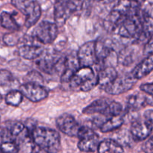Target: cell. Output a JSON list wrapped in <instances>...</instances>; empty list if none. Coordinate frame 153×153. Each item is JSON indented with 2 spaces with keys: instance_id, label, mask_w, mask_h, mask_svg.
Returning a JSON list of instances; mask_svg holds the SVG:
<instances>
[{
  "instance_id": "6da1fadb",
  "label": "cell",
  "mask_w": 153,
  "mask_h": 153,
  "mask_svg": "<svg viewBox=\"0 0 153 153\" xmlns=\"http://www.w3.org/2000/svg\"><path fill=\"white\" fill-rule=\"evenodd\" d=\"M34 144L46 153H58L61 150V136L55 129L35 126L31 130Z\"/></svg>"
},
{
  "instance_id": "7a4b0ae2",
  "label": "cell",
  "mask_w": 153,
  "mask_h": 153,
  "mask_svg": "<svg viewBox=\"0 0 153 153\" xmlns=\"http://www.w3.org/2000/svg\"><path fill=\"white\" fill-rule=\"evenodd\" d=\"M112 31L121 37L140 40L143 33V21L141 12L124 17Z\"/></svg>"
},
{
  "instance_id": "3957f363",
  "label": "cell",
  "mask_w": 153,
  "mask_h": 153,
  "mask_svg": "<svg viewBox=\"0 0 153 153\" xmlns=\"http://www.w3.org/2000/svg\"><path fill=\"white\" fill-rule=\"evenodd\" d=\"M69 85L73 90L88 92L99 85L98 74L92 67H80L70 79Z\"/></svg>"
},
{
  "instance_id": "277c9868",
  "label": "cell",
  "mask_w": 153,
  "mask_h": 153,
  "mask_svg": "<svg viewBox=\"0 0 153 153\" xmlns=\"http://www.w3.org/2000/svg\"><path fill=\"white\" fill-rule=\"evenodd\" d=\"M11 4L25 16V26L29 28L36 25L41 16L42 10L40 4L33 0H16Z\"/></svg>"
},
{
  "instance_id": "5b68a950",
  "label": "cell",
  "mask_w": 153,
  "mask_h": 153,
  "mask_svg": "<svg viewBox=\"0 0 153 153\" xmlns=\"http://www.w3.org/2000/svg\"><path fill=\"white\" fill-rule=\"evenodd\" d=\"M37 67L43 73L52 75L57 73L62 67L64 70L65 58L56 52H48L45 50L43 55L36 60Z\"/></svg>"
},
{
  "instance_id": "8992f818",
  "label": "cell",
  "mask_w": 153,
  "mask_h": 153,
  "mask_svg": "<svg viewBox=\"0 0 153 153\" xmlns=\"http://www.w3.org/2000/svg\"><path fill=\"white\" fill-rule=\"evenodd\" d=\"M58 34V25L56 23L42 21L34 28L31 37L38 43L46 45L55 41Z\"/></svg>"
},
{
  "instance_id": "52a82bcc",
  "label": "cell",
  "mask_w": 153,
  "mask_h": 153,
  "mask_svg": "<svg viewBox=\"0 0 153 153\" xmlns=\"http://www.w3.org/2000/svg\"><path fill=\"white\" fill-rule=\"evenodd\" d=\"M78 138V148L82 152L91 153L98 150L100 138L98 134L90 127L82 126Z\"/></svg>"
},
{
  "instance_id": "ba28073f",
  "label": "cell",
  "mask_w": 153,
  "mask_h": 153,
  "mask_svg": "<svg viewBox=\"0 0 153 153\" xmlns=\"http://www.w3.org/2000/svg\"><path fill=\"white\" fill-rule=\"evenodd\" d=\"M82 1H57L54 5V18L57 25H62L73 13L79 10Z\"/></svg>"
},
{
  "instance_id": "9c48e42d",
  "label": "cell",
  "mask_w": 153,
  "mask_h": 153,
  "mask_svg": "<svg viewBox=\"0 0 153 153\" xmlns=\"http://www.w3.org/2000/svg\"><path fill=\"white\" fill-rule=\"evenodd\" d=\"M81 67H92L98 63L97 55V41H88L84 43L77 52Z\"/></svg>"
},
{
  "instance_id": "30bf717a",
  "label": "cell",
  "mask_w": 153,
  "mask_h": 153,
  "mask_svg": "<svg viewBox=\"0 0 153 153\" xmlns=\"http://www.w3.org/2000/svg\"><path fill=\"white\" fill-rule=\"evenodd\" d=\"M137 79L131 73L118 76V77L104 90L111 95H120L131 90L135 85Z\"/></svg>"
},
{
  "instance_id": "8fae6325",
  "label": "cell",
  "mask_w": 153,
  "mask_h": 153,
  "mask_svg": "<svg viewBox=\"0 0 153 153\" xmlns=\"http://www.w3.org/2000/svg\"><path fill=\"white\" fill-rule=\"evenodd\" d=\"M19 91L22 93L24 97L32 102H39L46 100L49 96L48 91L41 85L34 83L22 84L19 86Z\"/></svg>"
},
{
  "instance_id": "7c38bea8",
  "label": "cell",
  "mask_w": 153,
  "mask_h": 153,
  "mask_svg": "<svg viewBox=\"0 0 153 153\" xmlns=\"http://www.w3.org/2000/svg\"><path fill=\"white\" fill-rule=\"evenodd\" d=\"M56 125L58 129L69 137H78L81 126L72 115L69 114H63L56 120Z\"/></svg>"
},
{
  "instance_id": "4fadbf2b",
  "label": "cell",
  "mask_w": 153,
  "mask_h": 153,
  "mask_svg": "<svg viewBox=\"0 0 153 153\" xmlns=\"http://www.w3.org/2000/svg\"><path fill=\"white\" fill-rule=\"evenodd\" d=\"M22 40L24 42L21 40L18 47V54L22 58L26 60H37L45 52V49L43 46L40 45L35 44L34 42H28L24 37Z\"/></svg>"
},
{
  "instance_id": "5bb4252c",
  "label": "cell",
  "mask_w": 153,
  "mask_h": 153,
  "mask_svg": "<svg viewBox=\"0 0 153 153\" xmlns=\"http://www.w3.org/2000/svg\"><path fill=\"white\" fill-rule=\"evenodd\" d=\"M152 125L146 120H136L131 123L130 132L133 138L137 141L146 140L152 131Z\"/></svg>"
},
{
  "instance_id": "9a60e30c",
  "label": "cell",
  "mask_w": 153,
  "mask_h": 153,
  "mask_svg": "<svg viewBox=\"0 0 153 153\" xmlns=\"http://www.w3.org/2000/svg\"><path fill=\"white\" fill-rule=\"evenodd\" d=\"M80 67L77 54L76 55H70L65 57V66H64V70L61 73V82L69 83L73 75Z\"/></svg>"
},
{
  "instance_id": "2e32d148",
  "label": "cell",
  "mask_w": 153,
  "mask_h": 153,
  "mask_svg": "<svg viewBox=\"0 0 153 153\" xmlns=\"http://www.w3.org/2000/svg\"><path fill=\"white\" fill-rule=\"evenodd\" d=\"M111 100L108 99H99L85 107L82 112L85 114H101L108 117V109Z\"/></svg>"
},
{
  "instance_id": "e0dca14e",
  "label": "cell",
  "mask_w": 153,
  "mask_h": 153,
  "mask_svg": "<svg viewBox=\"0 0 153 153\" xmlns=\"http://www.w3.org/2000/svg\"><path fill=\"white\" fill-rule=\"evenodd\" d=\"M153 70V55L146 56L131 72V74L137 80L146 77Z\"/></svg>"
},
{
  "instance_id": "ac0fdd59",
  "label": "cell",
  "mask_w": 153,
  "mask_h": 153,
  "mask_svg": "<svg viewBox=\"0 0 153 153\" xmlns=\"http://www.w3.org/2000/svg\"><path fill=\"white\" fill-rule=\"evenodd\" d=\"M118 76L119 75L115 67H102V69L98 73V85L100 87V88L105 90L118 77Z\"/></svg>"
},
{
  "instance_id": "d6986e66",
  "label": "cell",
  "mask_w": 153,
  "mask_h": 153,
  "mask_svg": "<svg viewBox=\"0 0 153 153\" xmlns=\"http://www.w3.org/2000/svg\"><path fill=\"white\" fill-rule=\"evenodd\" d=\"M151 100L140 94H134L127 100V108L131 111H137L148 105H151Z\"/></svg>"
},
{
  "instance_id": "ffe728a7",
  "label": "cell",
  "mask_w": 153,
  "mask_h": 153,
  "mask_svg": "<svg viewBox=\"0 0 153 153\" xmlns=\"http://www.w3.org/2000/svg\"><path fill=\"white\" fill-rule=\"evenodd\" d=\"M98 153H123V148L113 139H105L100 142Z\"/></svg>"
},
{
  "instance_id": "44dd1931",
  "label": "cell",
  "mask_w": 153,
  "mask_h": 153,
  "mask_svg": "<svg viewBox=\"0 0 153 153\" xmlns=\"http://www.w3.org/2000/svg\"><path fill=\"white\" fill-rule=\"evenodd\" d=\"M123 123L124 120L123 116L111 117L102 123V126H100V130L103 133L113 131L120 128Z\"/></svg>"
},
{
  "instance_id": "7402d4cb",
  "label": "cell",
  "mask_w": 153,
  "mask_h": 153,
  "mask_svg": "<svg viewBox=\"0 0 153 153\" xmlns=\"http://www.w3.org/2000/svg\"><path fill=\"white\" fill-rule=\"evenodd\" d=\"M1 25L4 28L11 31H19V26L13 15L7 11L1 13Z\"/></svg>"
},
{
  "instance_id": "603a6c76",
  "label": "cell",
  "mask_w": 153,
  "mask_h": 153,
  "mask_svg": "<svg viewBox=\"0 0 153 153\" xmlns=\"http://www.w3.org/2000/svg\"><path fill=\"white\" fill-rule=\"evenodd\" d=\"M23 99V95L19 90H12L5 95V103L8 105L18 107L21 104Z\"/></svg>"
},
{
  "instance_id": "cb8c5ba5",
  "label": "cell",
  "mask_w": 153,
  "mask_h": 153,
  "mask_svg": "<svg viewBox=\"0 0 153 153\" xmlns=\"http://www.w3.org/2000/svg\"><path fill=\"white\" fill-rule=\"evenodd\" d=\"M24 36L22 35L19 31H11L10 33L4 34L2 37L4 44L8 46H14L19 44Z\"/></svg>"
},
{
  "instance_id": "d4e9b609",
  "label": "cell",
  "mask_w": 153,
  "mask_h": 153,
  "mask_svg": "<svg viewBox=\"0 0 153 153\" xmlns=\"http://www.w3.org/2000/svg\"><path fill=\"white\" fill-rule=\"evenodd\" d=\"M123 111V108L120 103L116 101L111 102L108 109V117H117L122 116V113Z\"/></svg>"
},
{
  "instance_id": "484cf974",
  "label": "cell",
  "mask_w": 153,
  "mask_h": 153,
  "mask_svg": "<svg viewBox=\"0 0 153 153\" xmlns=\"http://www.w3.org/2000/svg\"><path fill=\"white\" fill-rule=\"evenodd\" d=\"M13 82V76L10 72L6 70H1L0 72V84L1 86L10 85Z\"/></svg>"
},
{
  "instance_id": "4316f807",
  "label": "cell",
  "mask_w": 153,
  "mask_h": 153,
  "mask_svg": "<svg viewBox=\"0 0 153 153\" xmlns=\"http://www.w3.org/2000/svg\"><path fill=\"white\" fill-rule=\"evenodd\" d=\"M1 153H18V149L14 142L1 143Z\"/></svg>"
},
{
  "instance_id": "83f0119b",
  "label": "cell",
  "mask_w": 153,
  "mask_h": 153,
  "mask_svg": "<svg viewBox=\"0 0 153 153\" xmlns=\"http://www.w3.org/2000/svg\"><path fill=\"white\" fill-rule=\"evenodd\" d=\"M28 79H29L30 83H34V84H38V85H41L43 83V77L37 71H31L28 74Z\"/></svg>"
},
{
  "instance_id": "f1b7e54d",
  "label": "cell",
  "mask_w": 153,
  "mask_h": 153,
  "mask_svg": "<svg viewBox=\"0 0 153 153\" xmlns=\"http://www.w3.org/2000/svg\"><path fill=\"white\" fill-rule=\"evenodd\" d=\"M143 53L147 55V56L149 55H153V34L145 44L144 49H143Z\"/></svg>"
},
{
  "instance_id": "f546056e",
  "label": "cell",
  "mask_w": 153,
  "mask_h": 153,
  "mask_svg": "<svg viewBox=\"0 0 153 153\" xmlns=\"http://www.w3.org/2000/svg\"><path fill=\"white\" fill-rule=\"evenodd\" d=\"M140 89L153 98V82L142 84L140 86Z\"/></svg>"
},
{
  "instance_id": "4dcf8cb0",
  "label": "cell",
  "mask_w": 153,
  "mask_h": 153,
  "mask_svg": "<svg viewBox=\"0 0 153 153\" xmlns=\"http://www.w3.org/2000/svg\"><path fill=\"white\" fill-rule=\"evenodd\" d=\"M143 149L146 152L153 151V135L145 143V144L143 146Z\"/></svg>"
},
{
  "instance_id": "1f68e13d",
  "label": "cell",
  "mask_w": 153,
  "mask_h": 153,
  "mask_svg": "<svg viewBox=\"0 0 153 153\" xmlns=\"http://www.w3.org/2000/svg\"><path fill=\"white\" fill-rule=\"evenodd\" d=\"M144 118L145 120L153 126V109H149L144 112Z\"/></svg>"
},
{
  "instance_id": "d6a6232c",
  "label": "cell",
  "mask_w": 153,
  "mask_h": 153,
  "mask_svg": "<svg viewBox=\"0 0 153 153\" xmlns=\"http://www.w3.org/2000/svg\"><path fill=\"white\" fill-rule=\"evenodd\" d=\"M152 153H153V152H152Z\"/></svg>"
}]
</instances>
